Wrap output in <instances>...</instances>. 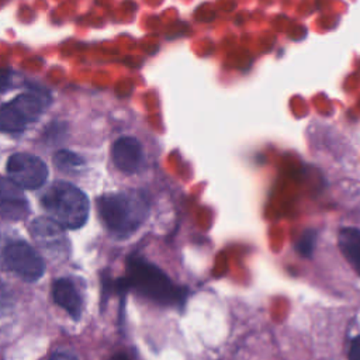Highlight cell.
<instances>
[{"label":"cell","mask_w":360,"mask_h":360,"mask_svg":"<svg viewBox=\"0 0 360 360\" xmlns=\"http://www.w3.org/2000/svg\"><path fill=\"white\" fill-rule=\"evenodd\" d=\"M97 208L107 229L117 236L135 232L148 215L146 198L139 191L104 194L97 200Z\"/></svg>","instance_id":"6da1fadb"},{"label":"cell","mask_w":360,"mask_h":360,"mask_svg":"<svg viewBox=\"0 0 360 360\" xmlns=\"http://www.w3.org/2000/svg\"><path fill=\"white\" fill-rule=\"evenodd\" d=\"M49 218L63 228L82 226L89 215V201L83 191L66 181L53 183L42 197Z\"/></svg>","instance_id":"7a4b0ae2"},{"label":"cell","mask_w":360,"mask_h":360,"mask_svg":"<svg viewBox=\"0 0 360 360\" xmlns=\"http://www.w3.org/2000/svg\"><path fill=\"white\" fill-rule=\"evenodd\" d=\"M122 283L159 304H174L181 298L180 290L172 280L159 267L143 259L132 257L128 260L127 278Z\"/></svg>","instance_id":"3957f363"},{"label":"cell","mask_w":360,"mask_h":360,"mask_svg":"<svg viewBox=\"0 0 360 360\" xmlns=\"http://www.w3.org/2000/svg\"><path fill=\"white\" fill-rule=\"evenodd\" d=\"M3 263L25 281L38 280L45 270L41 256L28 243L21 240L11 242L4 248Z\"/></svg>","instance_id":"277c9868"},{"label":"cell","mask_w":360,"mask_h":360,"mask_svg":"<svg viewBox=\"0 0 360 360\" xmlns=\"http://www.w3.org/2000/svg\"><path fill=\"white\" fill-rule=\"evenodd\" d=\"M7 173L20 187L32 190L45 183L48 169L46 165L34 155L14 153L7 162Z\"/></svg>","instance_id":"5b68a950"},{"label":"cell","mask_w":360,"mask_h":360,"mask_svg":"<svg viewBox=\"0 0 360 360\" xmlns=\"http://www.w3.org/2000/svg\"><path fill=\"white\" fill-rule=\"evenodd\" d=\"M0 214L14 221L28 214V202L21 187L6 177H0Z\"/></svg>","instance_id":"8992f818"},{"label":"cell","mask_w":360,"mask_h":360,"mask_svg":"<svg viewBox=\"0 0 360 360\" xmlns=\"http://www.w3.org/2000/svg\"><path fill=\"white\" fill-rule=\"evenodd\" d=\"M112 160L115 166L125 173H135L143 159L142 146L138 139L132 136H122L112 145Z\"/></svg>","instance_id":"52a82bcc"},{"label":"cell","mask_w":360,"mask_h":360,"mask_svg":"<svg viewBox=\"0 0 360 360\" xmlns=\"http://www.w3.org/2000/svg\"><path fill=\"white\" fill-rule=\"evenodd\" d=\"M31 232L38 245L49 252H62L66 238L62 226L51 218H37L31 225Z\"/></svg>","instance_id":"ba28073f"},{"label":"cell","mask_w":360,"mask_h":360,"mask_svg":"<svg viewBox=\"0 0 360 360\" xmlns=\"http://www.w3.org/2000/svg\"><path fill=\"white\" fill-rule=\"evenodd\" d=\"M53 300L62 307L73 319H79L82 315V300L77 294L73 283L68 278H59L53 283Z\"/></svg>","instance_id":"9c48e42d"},{"label":"cell","mask_w":360,"mask_h":360,"mask_svg":"<svg viewBox=\"0 0 360 360\" xmlns=\"http://www.w3.org/2000/svg\"><path fill=\"white\" fill-rule=\"evenodd\" d=\"M338 245L345 259L360 276V229L353 226L342 228L338 236Z\"/></svg>","instance_id":"30bf717a"},{"label":"cell","mask_w":360,"mask_h":360,"mask_svg":"<svg viewBox=\"0 0 360 360\" xmlns=\"http://www.w3.org/2000/svg\"><path fill=\"white\" fill-rule=\"evenodd\" d=\"M27 121L10 101L0 107V131L3 132H21L27 127Z\"/></svg>","instance_id":"8fae6325"},{"label":"cell","mask_w":360,"mask_h":360,"mask_svg":"<svg viewBox=\"0 0 360 360\" xmlns=\"http://www.w3.org/2000/svg\"><path fill=\"white\" fill-rule=\"evenodd\" d=\"M11 103L27 122L35 121L44 108V103L41 101V98H38L34 94L17 96Z\"/></svg>","instance_id":"7c38bea8"},{"label":"cell","mask_w":360,"mask_h":360,"mask_svg":"<svg viewBox=\"0 0 360 360\" xmlns=\"http://www.w3.org/2000/svg\"><path fill=\"white\" fill-rule=\"evenodd\" d=\"M53 160H55V165L60 169V170H65V172H73V170H79L82 166H83V159L70 152V150H59L55 153L53 156Z\"/></svg>","instance_id":"4fadbf2b"},{"label":"cell","mask_w":360,"mask_h":360,"mask_svg":"<svg viewBox=\"0 0 360 360\" xmlns=\"http://www.w3.org/2000/svg\"><path fill=\"white\" fill-rule=\"evenodd\" d=\"M315 240H316V233L314 231H305L297 243V249L300 252L301 256H311L314 246H315Z\"/></svg>","instance_id":"5bb4252c"},{"label":"cell","mask_w":360,"mask_h":360,"mask_svg":"<svg viewBox=\"0 0 360 360\" xmlns=\"http://www.w3.org/2000/svg\"><path fill=\"white\" fill-rule=\"evenodd\" d=\"M349 359L350 360H360V336H356L349 349Z\"/></svg>","instance_id":"9a60e30c"},{"label":"cell","mask_w":360,"mask_h":360,"mask_svg":"<svg viewBox=\"0 0 360 360\" xmlns=\"http://www.w3.org/2000/svg\"><path fill=\"white\" fill-rule=\"evenodd\" d=\"M10 83V73L7 70L0 69V91H4Z\"/></svg>","instance_id":"2e32d148"},{"label":"cell","mask_w":360,"mask_h":360,"mask_svg":"<svg viewBox=\"0 0 360 360\" xmlns=\"http://www.w3.org/2000/svg\"><path fill=\"white\" fill-rule=\"evenodd\" d=\"M49 360H77V359H76V356H73L68 352H58V353H53Z\"/></svg>","instance_id":"e0dca14e"},{"label":"cell","mask_w":360,"mask_h":360,"mask_svg":"<svg viewBox=\"0 0 360 360\" xmlns=\"http://www.w3.org/2000/svg\"><path fill=\"white\" fill-rule=\"evenodd\" d=\"M110 360H128V357L124 356V354H115V356H112Z\"/></svg>","instance_id":"ac0fdd59"}]
</instances>
